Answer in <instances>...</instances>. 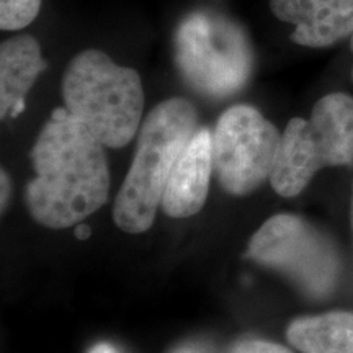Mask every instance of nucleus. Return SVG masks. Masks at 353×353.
<instances>
[{
  "label": "nucleus",
  "instance_id": "11",
  "mask_svg": "<svg viewBox=\"0 0 353 353\" xmlns=\"http://www.w3.org/2000/svg\"><path fill=\"white\" fill-rule=\"evenodd\" d=\"M286 339L303 353H353V312L299 317L288 325Z\"/></svg>",
  "mask_w": 353,
  "mask_h": 353
},
{
  "label": "nucleus",
  "instance_id": "18",
  "mask_svg": "<svg viewBox=\"0 0 353 353\" xmlns=\"http://www.w3.org/2000/svg\"><path fill=\"white\" fill-rule=\"evenodd\" d=\"M350 48H352V51H353V34H352V39H350ZM352 79H353V70H352Z\"/></svg>",
  "mask_w": 353,
  "mask_h": 353
},
{
  "label": "nucleus",
  "instance_id": "4",
  "mask_svg": "<svg viewBox=\"0 0 353 353\" xmlns=\"http://www.w3.org/2000/svg\"><path fill=\"white\" fill-rule=\"evenodd\" d=\"M353 162V97L329 94L317 101L311 118H293L281 134L270 183L280 196L293 198L317 170Z\"/></svg>",
  "mask_w": 353,
  "mask_h": 353
},
{
  "label": "nucleus",
  "instance_id": "7",
  "mask_svg": "<svg viewBox=\"0 0 353 353\" xmlns=\"http://www.w3.org/2000/svg\"><path fill=\"white\" fill-rule=\"evenodd\" d=\"M211 138L214 174L228 193L245 196L272 176L281 134L259 110L249 105L228 108Z\"/></svg>",
  "mask_w": 353,
  "mask_h": 353
},
{
  "label": "nucleus",
  "instance_id": "2",
  "mask_svg": "<svg viewBox=\"0 0 353 353\" xmlns=\"http://www.w3.org/2000/svg\"><path fill=\"white\" fill-rule=\"evenodd\" d=\"M196 131V110L185 99L162 101L148 114L130 172L114 200L113 218L121 231L141 234L152 226L167 180Z\"/></svg>",
  "mask_w": 353,
  "mask_h": 353
},
{
  "label": "nucleus",
  "instance_id": "19",
  "mask_svg": "<svg viewBox=\"0 0 353 353\" xmlns=\"http://www.w3.org/2000/svg\"><path fill=\"white\" fill-rule=\"evenodd\" d=\"M352 223H353V196H352Z\"/></svg>",
  "mask_w": 353,
  "mask_h": 353
},
{
  "label": "nucleus",
  "instance_id": "14",
  "mask_svg": "<svg viewBox=\"0 0 353 353\" xmlns=\"http://www.w3.org/2000/svg\"><path fill=\"white\" fill-rule=\"evenodd\" d=\"M2 210H6L8 200H10V190H12V185H10V176L6 170H2Z\"/></svg>",
  "mask_w": 353,
  "mask_h": 353
},
{
  "label": "nucleus",
  "instance_id": "16",
  "mask_svg": "<svg viewBox=\"0 0 353 353\" xmlns=\"http://www.w3.org/2000/svg\"><path fill=\"white\" fill-rule=\"evenodd\" d=\"M88 353H117V350L108 343H97L88 350Z\"/></svg>",
  "mask_w": 353,
  "mask_h": 353
},
{
  "label": "nucleus",
  "instance_id": "8",
  "mask_svg": "<svg viewBox=\"0 0 353 353\" xmlns=\"http://www.w3.org/2000/svg\"><path fill=\"white\" fill-rule=\"evenodd\" d=\"M213 164V138L208 128H198L180 154L162 195L161 208L170 218L200 213L208 196Z\"/></svg>",
  "mask_w": 353,
  "mask_h": 353
},
{
  "label": "nucleus",
  "instance_id": "5",
  "mask_svg": "<svg viewBox=\"0 0 353 353\" xmlns=\"http://www.w3.org/2000/svg\"><path fill=\"white\" fill-rule=\"evenodd\" d=\"M175 63L198 94L226 99L242 90L254 69V51L239 25L214 12H195L175 33Z\"/></svg>",
  "mask_w": 353,
  "mask_h": 353
},
{
  "label": "nucleus",
  "instance_id": "10",
  "mask_svg": "<svg viewBox=\"0 0 353 353\" xmlns=\"http://www.w3.org/2000/svg\"><path fill=\"white\" fill-rule=\"evenodd\" d=\"M46 69L39 43L33 37H15L0 46V117L17 118L25 97Z\"/></svg>",
  "mask_w": 353,
  "mask_h": 353
},
{
  "label": "nucleus",
  "instance_id": "15",
  "mask_svg": "<svg viewBox=\"0 0 353 353\" xmlns=\"http://www.w3.org/2000/svg\"><path fill=\"white\" fill-rule=\"evenodd\" d=\"M90 234H92V229H90V226H87V224H77L76 226V237L77 239H81V241H83V239H88V237H90Z\"/></svg>",
  "mask_w": 353,
  "mask_h": 353
},
{
  "label": "nucleus",
  "instance_id": "9",
  "mask_svg": "<svg viewBox=\"0 0 353 353\" xmlns=\"http://www.w3.org/2000/svg\"><path fill=\"white\" fill-rule=\"evenodd\" d=\"M278 20L294 26L291 39L327 48L353 34V0H270Z\"/></svg>",
  "mask_w": 353,
  "mask_h": 353
},
{
  "label": "nucleus",
  "instance_id": "12",
  "mask_svg": "<svg viewBox=\"0 0 353 353\" xmlns=\"http://www.w3.org/2000/svg\"><path fill=\"white\" fill-rule=\"evenodd\" d=\"M41 0H0V28L15 32L37 19Z\"/></svg>",
  "mask_w": 353,
  "mask_h": 353
},
{
  "label": "nucleus",
  "instance_id": "1",
  "mask_svg": "<svg viewBox=\"0 0 353 353\" xmlns=\"http://www.w3.org/2000/svg\"><path fill=\"white\" fill-rule=\"evenodd\" d=\"M37 176L26 188L30 214L41 226L81 224L108 200L103 144L65 108H56L33 145Z\"/></svg>",
  "mask_w": 353,
  "mask_h": 353
},
{
  "label": "nucleus",
  "instance_id": "13",
  "mask_svg": "<svg viewBox=\"0 0 353 353\" xmlns=\"http://www.w3.org/2000/svg\"><path fill=\"white\" fill-rule=\"evenodd\" d=\"M228 353H293L283 345L278 343L259 341V339H247V341L237 342L231 347Z\"/></svg>",
  "mask_w": 353,
  "mask_h": 353
},
{
  "label": "nucleus",
  "instance_id": "17",
  "mask_svg": "<svg viewBox=\"0 0 353 353\" xmlns=\"http://www.w3.org/2000/svg\"><path fill=\"white\" fill-rule=\"evenodd\" d=\"M175 353H200V352L195 350V348H182V350H179Z\"/></svg>",
  "mask_w": 353,
  "mask_h": 353
},
{
  "label": "nucleus",
  "instance_id": "3",
  "mask_svg": "<svg viewBox=\"0 0 353 353\" xmlns=\"http://www.w3.org/2000/svg\"><path fill=\"white\" fill-rule=\"evenodd\" d=\"M65 110L107 148H123L138 132L144 90L134 69L99 50L72 57L63 77Z\"/></svg>",
  "mask_w": 353,
  "mask_h": 353
},
{
  "label": "nucleus",
  "instance_id": "6",
  "mask_svg": "<svg viewBox=\"0 0 353 353\" xmlns=\"http://www.w3.org/2000/svg\"><path fill=\"white\" fill-rule=\"evenodd\" d=\"M247 259L291 278L307 296L327 298L339 280V257L322 234L293 214H276L254 234Z\"/></svg>",
  "mask_w": 353,
  "mask_h": 353
}]
</instances>
